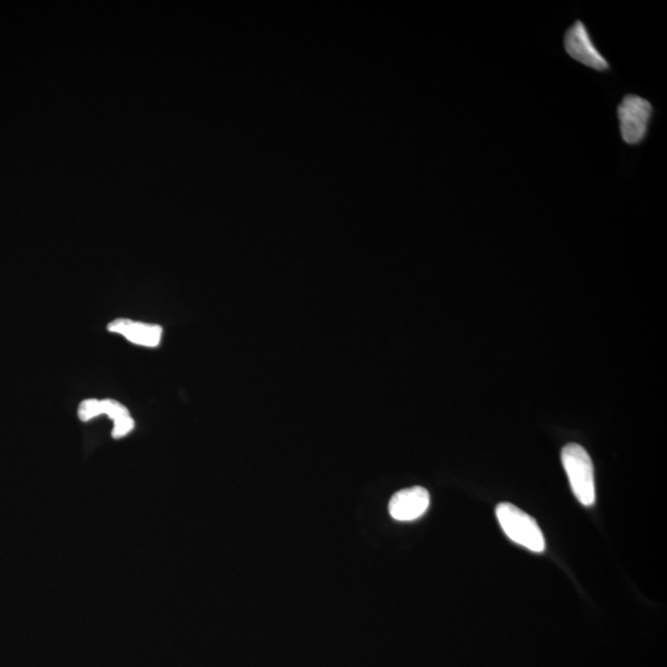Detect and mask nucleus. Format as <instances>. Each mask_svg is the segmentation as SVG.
I'll use <instances>...</instances> for the list:
<instances>
[{
    "mask_svg": "<svg viewBox=\"0 0 667 667\" xmlns=\"http://www.w3.org/2000/svg\"><path fill=\"white\" fill-rule=\"evenodd\" d=\"M561 461L577 500L582 506H593L596 502L595 472L586 449L579 444H567L561 451Z\"/></svg>",
    "mask_w": 667,
    "mask_h": 667,
    "instance_id": "1",
    "label": "nucleus"
},
{
    "mask_svg": "<svg viewBox=\"0 0 667 667\" xmlns=\"http://www.w3.org/2000/svg\"><path fill=\"white\" fill-rule=\"evenodd\" d=\"M498 522L512 542L522 545L533 553H543L545 539L537 521L528 513L522 511L512 503L503 502L496 508Z\"/></svg>",
    "mask_w": 667,
    "mask_h": 667,
    "instance_id": "2",
    "label": "nucleus"
},
{
    "mask_svg": "<svg viewBox=\"0 0 667 667\" xmlns=\"http://www.w3.org/2000/svg\"><path fill=\"white\" fill-rule=\"evenodd\" d=\"M653 114L651 104L642 97L627 96L618 108L619 128L624 141L629 145H637L648 133L649 123Z\"/></svg>",
    "mask_w": 667,
    "mask_h": 667,
    "instance_id": "3",
    "label": "nucleus"
},
{
    "mask_svg": "<svg viewBox=\"0 0 667 667\" xmlns=\"http://www.w3.org/2000/svg\"><path fill=\"white\" fill-rule=\"evenodd\" d=\"M566 51L572 59L597 71H606L608 62L597 50L584 23L577 21L565 35Z\"/></svg>",
    "mask_w": 667,
    "mask_h": 667,
    "instance_id": "4",
    "label": "nucleus"
},
{
    "mask_svg": "<svg viewBox=\"0 0 667 667\" xmlns=\"http://www.w3.org/2000/svg\"><path fill=\"white\" fill-rule=\"evenodd\" d=\"M430 504L429 492L423 487L398 491L388 504L391 517L399 522H412L424 516Z\"/></svg>",
    "mask_w": 667,
    "mask_h": 667,
    "instance_id": "5",
    "label": "nucleus"
},
{
    "mask_svg": "<svg viewBox=\"0 0 667 667\" xmlns=\"http://www.w3.org/2000/svg\"><path fill=\"white\" fill-rule=\"evenodd\" d=\"M109 332L125 336L133 344L155 348L160 344L162 328L160 325L133 322L129 319H117L108 325Z\"/></svg>",
    "mask_w": 667,
    "mask_h": 667,
    "instance_id": "6",
    "label": "nucleus"
},
{
    "mask_svg": "<svg viewBox=\"0 0 667 667\" xmlns=\"http://www.w3.org/2000/svg\"><path fill=\"white\" fill-rule=\"evenodd\" d=\"M101 414H103L102 402L97 401V399H86L78 408V417L82 422H88V420L101 416Z\"/></svg>",
    "mask_w": 667,
    "mask_h": 667,
    "instance_id": "7",
    "label": "nucleus"
},
{
    "mask_svg": "<svg viewBox=\"0 0 667 667\" xmlns=\"http://www.w3.org/2000/svg\"><path fill=\"white\" fill-rule=\"evenodd\" d=\"M102 402L103 414H107L110 419L117 420L126 416H130L128 408L122 403L114 401V399H104Z\"/></svg>",
    "mask_w": 667,
    "mask_h": 667,
    "instance_id": "8",
    "label": "nucleus"
},
{
    "mask_svg": "<svg viewBox=\"0 0 667 667\" xmlns=\"http://www.w3.org/2000/svg\"><path fill=\"white\" fill-rule=\"evenodd\" d=\"M134 419L130 416L114 420L113 438L120 439L128 435L134 429Z\"/></svg>",
    "mask_w": 667,
    "mask_h": 667,
    "instance_id": "9",
    "label": "nucleus"
}]
</instances>
